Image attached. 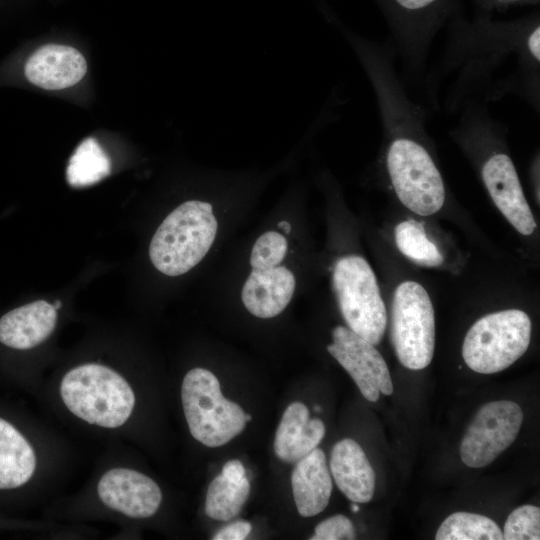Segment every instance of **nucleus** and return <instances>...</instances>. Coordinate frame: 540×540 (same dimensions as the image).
Wrapping results in <instances>:
<instances>
[{"label":"nucleus","instance_id":"11","mask_svg":"<svg viewBox=\"0 0 540 540\" xmlns=\"http://www.w3.org/2000/svg\"><path fill=\"white\" fill-rule=\"evenodd\" d=\"M484 184L495 205L522 235H531L536 222L524 196L512 160L505 154H495L482 168Z\"/></svg>","mask_w":540,"mask_h":540},{"label":"nucleus","instance_id":"2","mask_svg":"<svg viewBox=\"0 0 540 540\" xmlns=\"http://www.w3.org/2000/svg\"><path fill=\"white\" fill-rule=\"evenodd\" d=\"M217 228L209 202L185 201L155 231L149 246L152 264L168 276L185 274L208 253Z\"/></svg>","mask_w":540,"mask_h":540},{"label":"nucleus","instance_id":"20","mask_svg":"<svg viewBox=\"0 0 540 540\" xmlns=\"http://www.w3.org/2000/svg\"><path fill=\"white\" fill-rule=\"evenodd\" d=\"M110 173V160L94 138L83 140L67 166V181L73 187L97 183Z\"/></svg>","mask_w":540,"mask_h":540},{"label":"nucleus","instance_id":"12","mask_svg":"<svg viewBox=\"0 0 540 540\" xmlns=\"http://www.w3.org/2000/svg\"><path fill=\"white\" fill-rule=\"evenodd\" d=\"M86 71L84 56L77 49L62 44L39 47L24 68L28 81L46 90L71 87L82 80Z\"/></svg>","mask_w":540,"mask_h":540},{"label":"nucleus","instance_id":"15","mask_svg":"<svg viewBox=\"0 0 540 540\" xmlns=\"http://www.w3.org/2000/svg\"><path fill=\"white\" fill-rule=\"evenodd\" d=\"M57 323L56 308L44 300L17 307L0 318V342L12 349L27 350L44 342Z\"/></svg>","mask_w":540,"mask_h":540},{"label":"nucleus","instance_id":"1","mask_svg":"<svg viewBox=\"0 0 540 540\" xmlns=\"http://www.w3.org/2000/svg\"><path fill=\"white\" fill-rule=\"evenodd\" d=\"M60 396L73 415L109 429L125 424L135 406V394L126 379L97 363L69 370L62 378Z\"/></svg>","mask_w":540,"mask_h":540},{"label":"nucleus","instance_id":"10","mask_svg":"<svg viewBox=\"0 0 540 540\" xmlns=\"http://www.w3.org/2000/svg\"><path fill=\"white\" fill-rule=\"evenodd\" d=\"M97 494L108 508L127 517H152L159 509L162 492L147 475L129 468H112L97 484Z\"/></svg>","mask_w":540,"mask_h":540},{"label":"nucleus","instance_id":"14","mask_svg":"<svg viewBox=\"0 0 540 540\" xmlns=\"http://www.w3.org/2000/svg\"><path fill=\"white\" fill-rule=\"evenodd\" d=\"M329 467L337 487L349 500L367 503L372 499L375 472L355 440L345 438L333 446Z\"/></svg>","mask_w":540,"mask_h":540},{"label":"nucleus","instance_id":"24","mask_svg":"<svg viewBox=\"0 0 540 540\" xmlns=\"http://www.w3.org/2000/svg\"><path fill=\"white\" fill-rule=\"evenodd\" d=\"M288 243L286 238L276 232L268 231L255 242L250 264L253 269H269L278 266L286 256Z\"/></svg>","mask_w":540,"mask_h":540},{"label":"nucleus","instance_id":"21","mask_svg":"<svg viewBox=\"0 0 540 540\" xmlns=\"http://www.w3.org/2000/svg\"><path fill=\"white\" fill-rule=\"evenodd\" d=\"M437 540H502L499 526L489 517L470 512H454L439 526Z\"/></svg>","mask_w":540,"mask_h":540},{"label":"nucleus","instance_id":"7","mask_svg":"<svg viewBox=\"0 0 540 540\" xmlns=\"http://www.w3.org/2000/svg\"><path fill=\"white\" fill-rule=\"evenodd\" d=\"M387 169L399 200L412 212L428 216L441 209L444 183L429 153L419 143L406 138L393 141Z\"/></svg>","mask_w":540,"mask_h":540},{"label":"nucleus","instance_id":"4","mask_svg":"<svg viewBox=\"0 0 540 540\" xmlns=\"http://www.w3.org/2000/svg\"><path fill=\"white\" fill-rule=\"evenodd\" d=\"M530 338L531 320L524 311L509 309L490 313L469 328L462 356L466 365L477 373H497L526 352Z\"/></svg>","mask_w":540,"mask_h":540},{"label":"nucleus","instance_id":"34","mask_svg":"<svg viewBox=\"0 0 540 540\" xmlns=\"http://www.w3.org/2000/svg\"><path fill=\"white\" fill-rule=\"evenodd\" d=\"M319 408H320V407H318V406H315V411H316V412H317V411H320V409H319Z\"/></svg>","mask_w":540,"mask_h":540},{"label":"nucleus","instance_id":"5","mask_svg":"<svg viewBox=\"0 0 540 540\" xmlns=\"http://www.w3.org/2000/svg\"><path fill=\"white\" fill-rule=\"evenodd\" d=\"M333 288L347 327L377 345L382 340L387 313L376 276L361 256L349 255L336 261Z\"/></svg>","mask_w":540,"mask_h":540},{"label":"nucleus","instance_id":"26","mask_svg":"<svg viewBox=\"0 0 540 540\" xmlns=\"http://www.w3.org/2000/svg\"><path fill=\"white\" fill-rule=\"evenodd\" d=\"M356 538L355 528L350 519L342 514L331 516L320 522L311 540H352Z\"/></svg>","mask_w":540,"mask_h":540},{"label":"nucleus","instance_id":"27","mask_svg":"<svg viewBox=\"0 0 540 540\" xmlns=\"http://www.w3.org/2000/svg\"><path fill=\"white\" fill-rule=\"evenodd\" d=\"M252 526L244 520H237L220 529L213 540H243L251 532Z\"/></svg>","mask_w":540,"mask_h":540},{"label":"nucleus","instance_id":"3","mask_svg":"<svg viewBox=\"0 0 540 540\" xmlns=\"http://www.w3.org/2000/svg\"><path fill=\"white\" fill-rule=\"evenodd\" d=\"M184 415L191 435L207 447H220L246 426V413L226 399L217 377L204 368H193L181 385Z\"/></svg>","mask_w":540,"mask_h":540},{"label":"nucleus","instance_id":"28","mask_svg":"<svg viewBox=\"0 0 540 540\" xmlns=\"http://www.w3.org/2000/svg\"><path fill=\"white\" fill-rule=\"evenodd\" d=\"M221 474L227 479L237 482L246 477V470L239 460L233 459L223 466Z\"/></svg>","mask_w":540,"mask_h":540},{"label":"nucleus","instance_id":"22","mask_svg":"<svg viewBox=\"0 0 540 540\" xmlns=\"http://www.w3.org/2000/svg\"><path fill=\"white\" fill-rule=\"evenodd\" d=\"M395 242L399 251L416 264L434 267L443 262L437 246L427 237L422 224L415 220L403 221L396 226Z\"/></svg>","mask_w":540,"mask_h":540},{"label":"nucleus","instance_id":"23","mask_svg":"<svg viewBox=\"0 0 540 540\" xmlns=\"http://www.w3.org/2000/svg\"><path fill=\"white\" fill-rule=\"evenodd\" d=\"M540 509L534 505H522L513 510L504 524V540H539Z\"/></svg>","mask_w":540,"mask_h":540},{"label":"nucleus","instance_id":"16","mask_svg":"<svg viewBox=\"0 0 540 540\" xmlns=\"http://www.w3.org/2000/svg\"><path fill=\"white\" fill-rule=\"evenodd\" d=\"M326 432L319 418H310L302 402L291 403L284 411L274 440V452L284 462L296 463L318 447Z\"/></svg>","mask_w":540,"mask_h":540},{"label":"nucleus","instance_id":"29","mask_svg":"<svg viewBox=\"0 0 540 540\" xmlns=\"http://www.w3.org/2000/svg\"><path fill=\"white\" fill-rule=\"evenodd\" d=\"M539 39H540V27L539 25H537L533 28V30L531 31L528 37L529 50L531 54L534 56V58L537 60H539L540 58Z\"/></svg>","mask_w":540,"mask_h":540},{"label":"nucleus","instance_id":"32","mask_svg":"<svg viewBox=\"0 0 540 540\" xmlns=\"http://www.w3.org/2000/svg\"><path fill=\"white\" fill-rule=\"evenodd\" d=\"M351 509H352L353 512H358L359 511V506L356 503L352 504Z\"/></svg>","mask_w":540,"mask_h":540},{"label":"nucleus","instance_id":"30","mask_svg":"<svg viewBox=\"0 0 540 540\" xmlns=\"http://www.w3.org/2000/svg\"><path fill=\"white\" fill-rule=\"evenodd\" d=\"M486 4L491 6H504L508 4L518 3L523 0H484Z\"/></svg>","mask_w":540,"mask_h":540},{"label":"nucleus","instance_id":"17","mask_svg":"<svg viewBox=\"0 0 540 540\" xmlns=\"http://www.w3.org/2000/svg\"><path fill=\"white\" fill-rule=\"evenodd\" d=\"M293 497L299 514L312 517L328 505L332 479L324 452L315 448L296 462L291 476Z\"/></svg>","mask_w":540,"mask_h":540},{"label":"nucleus","instance_id":"31","mask_svg":"<svg viewBox=\"0 0 540 540\" xmlns=\"http://www.w3.org/2000/svg\"><path fill=\"white\" fill-rule=\"evenodd\" d=\"M278 227L280 229H282L284 232H286L287 234L290 233L291 231V225L289 222L287 221H281L278 223Z\"/></svg>","mask_w":540,"mask_h":540},{"label":"nucleus","instance_id":"8","mask_svg":"<svg viewBox=\"0 0 540 540\" xmlns=\"http://www.w3.org/2000/svg\"><path fill=\"white\" fill-rule=\"evenodd\" d=\"M523 422L521 407L510 400L491 401L481 406L467 427L460 458L471 468L491 464L516 439Z\"/></svg>","mask_w":540,"mask_h":540},{"label":"nucleus","instance_id":"33","mask_svg":"<svg viewBox=\"0 0 540 540\" xmlns=\"http://www.w3.org/2000/svg\"><path fill=\"white\" fill-rule=\"evenodd\" d=\"M252 419L251 415L250 414H246V421H250Z\"/></svg>","mask_w":540,"mask_h":540},{"label":"nucleus","instance_id":"6","mask_svg":"<svg viewBox=\"0 0 540 540\" xmlns=\"http://www.w3.org/2000/svg\"><path fill=\"white\" fill-rule=\"evenodd\" d=\"M390 338L400 363L411 370L426 368L435 347V319L431 299L419 283L404 281L395 290Z\"/></svg>","mask_w":540,"mask_h":540},{"label":"nucleus","instance_id":"13","mask_svg":"<svg viewBox=\"0 0 540 540\" xmlns=\"http://www.w3.org/2000/svg\"><path fill=\"white\" fill-rule=\"evenodd\" d=\"M295 284L293 273L284 266L253 269L242 288V302L256 317H275L291 301Z\"/></svg>","mask_w":540,"mask_h":540},{"label":"nucleus","instance_id":"9","mask_svg":"<svg viewBox=\"0 0 540 540\" xmlns=\"http://www.w3.org/2000/svg\"><path fill=\"white\" fill-rule=\"evenodd\" d=\"M332 339L327 351L348 372L366 400L376 402L380 393H393L388 366L375 345L345 326H336Z\"/></svg>","mask_w":540,"mask_h":540},{"label":"nucleus","instance_id":"25","mask_svg":"<svg viewBox=\"0 0 540 540\" xmlns=\"http://www.w3.org/2000/svg\"><path fill=\"white\" fill-rule=\"evenodd\" d=\"M449 0H382L397 17L416 21L419 18L436 16L447 5Z\"/></svg>","mask_w":540,"mask_h":540},{"label":"nucleus","instance_id":"19","mask_svg":"<svg viewBox=\"0 0 540 540\" xmlns=\"http://www.w3.org/2000/svg\"><path fill=\"white\" fill-rule=\"evenodd\" d=\"M249 493L250 483L247 477L236 482L220 474L211 481L208 487L205 513L214 520H231L241 511Z\"/></svg>","mask_w":540,"mask_h":540},{"label":"nucleus","instance_id":"18","mask_svg":"<svg viewBox=\"0 0 540 540\" xmlns=\"http://www.w3.org/2000/svg\"><path fill=\"white\" fill-rule=\"evenodd\" d=\"M36 468V455L24 435L0 418V490L26 484Z\"/></svg>","mask_w":540,"mask_h":540}]
</instances>
